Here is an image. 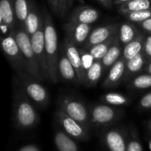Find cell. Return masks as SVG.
Instances as JSON below:
<instances>
[{
  "instance_id": "4dcf8cb0",
  "label": "cell",
  "mask_w": 151,
  "mask_h": 151,
  "mask_svg": "<svg viewBox=\"0 0 151 151\" xmlns=\"http://www.w3.org/2000/svg\"><path fill=\"white\" fill-rule=\"evenodd\" d=\"M80 53H81V59H82V65H83V69L85 72V77L86 71L92 66V65L93 64L95 59L93 58V57L90 54V52L87 50H86V51L85 50H80Z\"/></svg>"
},
{
  "instance_id": "cb8c5ba5",
  "label": "cell",
  "mask_w": 151,
  "mask_h": 151,
  "mask_svg": "<svg viewBox=\"0 0 151 151\" xmlns=\"http://www.w3.org/2000/svg\"><path fill=\"white\" fill-rule=\"evenodd\" d=\"M151 8L150 0H131L118 5V12L120 14L132 12L136 11L147 10Z\"/></svg>"
},
{
  "instance_id": "44dd1931",
  "label": "cell",
  "mask_w": 151,
  "mask_h": 151,
  "mask_svg": "<svg viewBox=\"0 0 151 151\" xmlns=\"http://www.w3.org/2000/svg\"><path fill=\"white\" fill-rule=\"evenodd\" d=\"M31 0H13V11L16 26L23 27L28 17Z\"/></svg>"
},
{
  "instance_id": "ac0fdd59",
  "label": "cell",
  "mask_w": 151,
  "mask_h": 151,
  "mask_svg": "<svg viewBox=\"0 0 151 151\" xmlns=\"http://www.w3.org/2000/svg\"><path fill=\"white\" fill-rule=\"evenodd\" d=\"M144 41H145V35L141 33L134 40L125 45L122 52V58H124L127 61L134 58L135 56L139 55L140 53L143 52Z\"/></svg>"
},
{
  "instance_id": "e0dca14e",
  "label": "cell",
  "mask_w": 151,
  "mask_h": 151,
  "mask_svg": "<svg viewBox=\"0 0 151 151\" xmlns=\"http://www.w3.org/2000/svg\"><path fill=\"white\" fill-rule=\"evenodd\" d=\"M3 21L6 32H13L16 27V19L13 11V0H0Z\"/></svg>"
},
{
  "instance_id": "f546056e",
  "label": "cell",
  "mask_w": 151,
  "mask_h": 151,
  "mask_svg": "<svg viewBox=\"0 0 151 151\" xmlns=\"http://www.w3.org/2000/svg\"><path fill=\"white\" fill-rule=\"evenodd\" d=\"M131 87L134 89H146L151 88V74L143 73L134 77L131 81Z\"/></svg>"
},
{
  "instance_id": "7402d4cb",
  "label": "cell",
  "mask_w": 151,
  "mask_h": 151,
  "mask_svg": "<svg viewBox=\"0 0 151 151\" xmlns=\"http://www.w3.org/2000/svg\"><path fill=\"white\" fill-rule=\"evenodd\" d=\"M54 142L59 151H78L75 141L65 132H57L54 136Z\"/></svg>"
},
{
  "instance_id": "1f68e13d",
  "label": "cell",
  "mask_w": 151,
  "mask_h": 151,
  "mask_svg": "<svg viewBox=\"0 0 151 151\" xmlns=\"http://www.w3.org/2000/svg\"><path fill=\"white\" fill-rule=\"evenodd\" d=\"M126 151H144L141 142L139 141L135 134L131 137L130 140H128Z\"/></svg>"
},
{
  "instance_id": "52a82bcc",
  "label": "cell",
  "mask_w": 151,
  "mask_h": 151,
  "mask_svg": "<svg viewBox=\"0 0 151 151\" xmlns=\"http://www.w3.org/2000/svg\"><path fill=\"white\" fill-rule=\"evenodd\" d=\"M118 27L119 24H109L93 29L85 44V47L86 50H89L91 47L107 41L111 36L117 34Z\"/></svg>"
},
{
  "instance_id": "5b68a950",
  "label": "cell",
  "mask_w": 151,
  "mask_h": 151,
  "mask_svg": "<svg viewBox=\"0 0 151 151\" xmlns=\"http://www.w3.org/2000/svg\"><path fill=\"white\" fill-rule=\"evenodd\" d=\"M32 48L37 62L39 64L42 74L44 78H49L48 75V65H47V58L45 52V45H44V22L39 27V29L30 36Z\"/></svg>"
},
{
  "instance_id": "f1b7e54d",
  "label": "cell",
  "mask_w": 151,
  "mask_h": 151,
  "mask_svg": "<svg viewBox=\"0 0 151 151\" xmlns=\"http://www.w3.org/2000/svg\"><path fill=\"white\" fill-rule=\"evenodd\" d=\"M123 17H125L128 21L132 23L140 24L151 17V8L147 10H142V11H136L132 12H126L121 14Z\"/></svg>"
},
{
  "instance_id": "d590c367",
  "label": "cell",
  "mask_w": 151,
  "mask_h": 151,
  "mask_svg": "<svg viewBox=\"0 0 151 151\" xmlns=\"http://www.w3.org/2000/svg\"><path fill=\"white\" fill-rule=\"evenodd\" d=\"M138 25L147 34H151V17L150 19H148L147 20H145V21H143Z\"/></svg>"
},
{
  "instance_id": "7bdbcfd3",
  "label": "cell",
  "mask_w": 151,
  "mask_h": 151,
  "mask_svg": "<svg viewBox=\"0 0 151 151\" xmlns=\"http://www.w3.org/2000/svg\"><path fill=\"white\" fill-rule=\"evenodd\" d=\"M74 2H75V0H68V4H69V9H70V8L72 7V5H73V4H74Z\"/></svg>"
},
{
  "instance_id": "74e56055",
  "label": "cell",
  "mask_w": 151,
  "mask_h": 151,
  "mask_svg": "<svg viewBox=\"0 0 151 151\" xmlns=\"http://www.w3.org/2000/svg\"><path fill=\"white\" fill-rule=\"evenodd\" d=\"M97 1L106 8H112L114 4V0H97Z\"/></svg>"
},
{
  "instance_id": "ab89813d",
  "label": "cell",
  "mask_w": 151,
  "mask_h": 151,
  "mask_svg": "<svg viewBox=\"0 0 151 151\" xmlns=\"http://www.w3.org/2000/svg\"><path fill=\"white\" fill-rule=\"evenodd\" d=\"M48 2H49V4H50V6L52 8L53 12L56 14L57 7H56V2H55V0H48Z\"/></svg>"
},
{
  "instance_id": "603a6c76",
  "label": "cell",
  "mask_w": 151,
  "mask_h": 151,
  "mask_svg": "<svg viewBox=\"0 0 151 151\" xmlns=\"http://www.w3.org/2000/svg\"><path fill=\"white\" fill-rule=\"evenodd\" d=\"M104 71L101 60H95L85 73V85L95 86L101 78Z\"/></svg>"
},
{
  "instance_id": "d6a6232c",
  "label": "cell",
  "mask_w": 151,
  "mask_h": 151,
  "mask_svg": "<svg viewBox=\"0 0 151 151\" xmlns=\"http://www.w3.org/2000/svg\"><path fill=\"white\" fill-rule=\"evenodd\" d=\"M55 2H56V7H57L56 14L59 15L61 18H63L67 14V12L69 10L68 0H55Z\"/></svg>"
},
{
  "instance_id": "3957f363",
  "label": "cell",
  "mask_w": 151,
  "mask_h": 151,
  "mask_svg": "<svg viewBox=\"0 0 151 151\" xmlns=\"http://www.w3.org/2000/svg\"><path fill=\"white\" fill-rule=\"evenodd\" d=\"M0 49L4 54L6 59L18 73L26 71L25 60L15 40L13 32L8 33L0 39Z\"/></svg>"
},
{
  "instance_id": "484cf974",
  "label": "cell",
  "mask_w": 151,
  "mask_h": 151,
  "mask_svg": "<svg viewBox=\"0 0 151 151\" xmlns=\"http://www.w3.org/2000/svg\"><path fill=\"white\" fill-rule=\"evenodd\" d=\"M117 37V34L111 36L109 39H108L107 41L101 42V43H99V44H96L93 47H91L89 50H87L90 54L93 57V58L95 60H101L103 58V57L106 55V53L108 52L109 49L110 48V46L113 44V42H115L116 38Z\"/></svg>"
},
{
  "instance_id": "2e32d148",
  "label": "cell",
  "mask_w": 151,
  "mask_h": 151,
  "mask_svg": "<svg viewBox=\"0 0 151 151\" xmlns=\"http://www.w3.org/2000/svg\"><path fill=\"white\" fill-rule=\"evenodd\" d=\"M58 70H59V74L61 76V78L65 81H71V82H78V78L77 75V73L71 65L69 59L68 58L65 50L62 47L61 51L60 52V57H59V62H58Z\"/></svg>"
},
{
  "instance_id": "f6af8a7d",
  "label": "cell",
  "mask_w": 151,
  "mask_h": 151,
  "mask_svg": "<svg viewBox=\"0 0 151 151\" xmlns=\"http://www.w3.org/2000/svg\"><path fill=\"white\" fill-rule=\"evenodd\" d=\"M149 127H150V131H151V121L150 122V124H149Z\"/></svg>"
},
{
  "instance_id": "d4e9b609",
  "label": "cell",
  "mask_w": 151,
  "mask_h": 151,
  "mask_svg": "<svg viewBox=\"0 0 151 151\" xmlns=\"http://www.w3.org/2000/svg\"><path fill=\"white\" fill-rule=\"evenodd\" d=\"M26 91L28 95L36 102L42 103L45 101L47 98V93L45 88L37 82L35 81L28 82L26 86Z\"/></svg>"
},
{
  "instance_id": "bcb514c9",
  "label": "cell",
  "mask_w": 151,
  "mask_h": 151,
  "mask_svg": "<svg viewBox=\"0 0 151 151\" xmlns=\"http://www.w3.org/2000/svg\"><path fill=\"white\" fill-rule=\"evenodd\" d=\"M150 1H151V0H150Z\"/></svg>"
},
{
  "instance_id": "d6986e66",
  "label": "cell",
  "mask_w": 151,
  "mask_h": 151,
  "mask_svg": "<svg viewBox=\"0 0 151 151\" xmlns=\"http://www.w3.org/2000/svg\"><path fill=\"white\" fill-rule=\"evenodd\" d=\"M140 34L141 32L132 22H125L119 24L117 36L122 45H126L127 43L131 42Z\"/></svg>"
},
{
  "instance_id": "8992f818",
  "label": "cell",
  "mask_w": 151,
  "mask_h": 151,
  "mask_svg": "<svg viewBox=\"0 0 151 151\" xmlns=\"http://www.w3.org/2000/svg\"><path fill=\"white\" fill-rule=\"evenodd\" d=\"M63 49L65 50V53L68 58L69 59L71 65H73L77 73L79 83L85 85V72H84L83 65H82L80 50H78L77 45L68 35H66V37L63 40Z\"/></svg>"
},
{
  "instance_id": "83f0119b",
  "label": "cell",
  "mask_w": 151,
  "mask_h": 151,
  "mask_svg": "<svg viewBox=\"0 0 151 151\" xmlns=\"http://www.w3.org/2000/svg\"><path fill=\"white\" fill-rule=\"evenodd\" d=\"M103 101L109 105L114 106H123L129 104V99L123 94L117 92H109L103 96Z\"/></svg>"
},
{
  "instance_id": "6da1fadb",
  "label": "cell",
  "mask_w": 151,
  "mask_h": 151,
  "mask_svg": "<svg viewBox=\"0 0 151 151\" xmlns=\"http://www.w3.org/2000/svg\"><path fill=\"white\" fill-rule=\"evenodd\" d=\"M42 12L44 18V45L48 65V75L49 79L53 82L56 83L58 81L59 76L58 62L60 57L58 50V35L53 21V18L46 7H43Z\"/></svg>"
},
{
  "instance_id": "ba28073f",
  "label": "cell",
  "mask_w": 151,
  "mask_h": 151,
  "mask_svg": "<svg viewBox=\"0 0 151 151\" xmlns=\"http://www.w3.org/2000/svg\"><path fill=\"white\" fill-rule=\"evenodd\" d=\"M92 26L90 24L85 23H77L68 21L65 25V31L67 35L77 44L81 45L85 43L91 32Z\"/></svg>"
},
{
  "instance_id": "9c48e42d",
  "label": "cell",
  "mask_w": 151,
  "mask_h": 151,
  "mask_svg": "<svg viewBox=\"0 0 151 151\" xmlns=\"http://www.w3.org/2000/svg\"><path fill=\"white\" fill-rule=\"evenodd\" d=\"M117 117V111L109 104H97L91 110V120L96 125H108Z\"/></svg>"
},
{
  "instance_id": "7a4b0ae2",
  "label": "cell",
  "mask_w": 151,
  "mask_h": 151,
  "mask_svg": "<svg viewBox=\"0 0 151 151\" xmlns=\"http://www.w3.org/2000/svg\"><path fill=\"white\" fill-rule=\"evenodd\" d=\"M13 33L15 40L25 60L26 73L30 74L33 78L41 80L44 77L32 48L30 35L27 33L24 27L20 26H16Z\"/></svg>"
},
{
  "instance_id": "277c9868",
  "label": "cell",
  "mask_w": 151,
  "mask_h": 151,
  "mask_svg": "<svg viewBox=\"0 0 151 151\" xmlns=\"http://www.w3.org/2000/svg\"><path fill=\"white\" fill-rule=\"evenodd\" d=\"M62 111L70 118L80 123L85 128L89 126V120L91 119L88 114V111L85 105L79 100L68 97L62 101Z\"/></svg>"
},
{
  "instance_id": "e575fe53",
  "label": "cell",
  "mask_w": 151,
  "mask_h": 151,
  "mask_svg": "<svg viewBox=\"0 0 151 151\" xmlns=\"http://www.w3.org/2000/svg\"><path fill=\"white\" fill-rule=\"evenodd\" d=\"M140 106L142 109H151V91L144 95L140 100Z\"/></svg>"
},
{
  "instance_id": "8d00e7d4",
  "label": "cell",
  "mask_w": 151,
  "mask_h": 151,
  "mask_svg": "<svg viewBox=\"0 0 151 151\" xmlns=\"http://www.w3.org/2000/svg\"><path fill=\"white\" fill-rule=\"evenodd\" d=\"M6 33H7V32H6V30H5V27H4V21H3L2 10H1V7H0V39L3 37V35H7Z\"/></svg>"
},
{
  "instance_id": "9a60e30c",
  "label": "cell",
  "mask_w": 151,
  "mask_h": 151,
  "mask_svg": "<svg viewBox=\"0 0 151 151\" xmlns=\"http://www.w3.org/2000/svg\"><path fill=\"white\" fill-rule=\"evenodd\" d=\"M147 64H148V60L143 52L127 60L125 63V72L124 76L125 81L133 80L136 74L145 70Z\"/></svg>"
},
{
  "instance_id": "4fadbf2b",
  "label": "cell",
  "mask_w": 151,
  "mask_h": 151,
  "mask_svg": "<svg viewBox=\"0 0 151 151\" xmlns=\"http://www.w3.org/2000/svg\"><path fill=\"white\" fill-rule=\"evenodd\" d=\"M125 63H126V60L121 57L109 68V73L103 81L104 88H113L119 84V82L124 79V76H125Z\"/></svg>"
},
{
  "instance_id": "8fae6325",
  "label": "cell",
  "mask_w": 151,
  "mask_h": 151,
  "mask_svg": "<svg viewBox=\"0 0 151 151\" xmlns=\"http://www.w3.org/2000/svg\"><path fill=\"white\" fill-rule=\"evenodd\" d=\"M100 18V12L95 8L91 6H79L76 8L69 18V21L92 24L98 20Z\"/></svg>"
},
{
  "instance_id": "5bb4252c",
  "label": "cell",
  "mask_w": 151,
  "mask_h": 151,
  "mask_svg": "<svg viewBox=\"0 0 151 151\" xmlns=\"http://www.w3.org/2000/svg\"><path fill=\"white\" fill-rule=\"evenodd\" d=\"M104 142L109 151H126L125 137L118 129H111L105 133Z\"/></svg>"
},
{
  "instance_id": "4316f807",
  "label": "cell",
  "mask_w": 151,
  "mask_h": 151,
  "mask_svg": "<svg viewBox=\"0 0 151 151\" xmlns=\"http://www.w3.org/2000/svg\"><path fill=\"white\" fill-rule=\"evenodd\" d=\"M18 117L20 122L23 126H30L35 121V111L32 106L28 103H22L18 110Z\"/></svg>"
},
{
  "instance_id": "7c38bea8",
  "label": "cell",
  "mask_w": 151,
  "mask_h": 151,
  "mask_svg": "<svg viewBox=\"0 0 151 151\" xmlns=\"http://www.w3.org/2000/svg\"><path fill=\"white\" fill-rule=\"evenodd\" d=\"M43 22H44V18H43L42 11H40L37 5L36 4V3L33 0H31L29 12L23 26L24 29L31 36L39 29Z\"/></svg>"
},
{
  "instance_id": "f35d334b",
  "label": "cell",
  "mask_w": 151,
  "mask_h": 151,
  "mask_svg": "<svg viewBox=\"0 0 151 151\" xmlns=\"http://www.w3.org/2000/svg\"><path fill=\"white\" fill-rule=\"evenodd\" d=\"M20 151H39V150L35 146L29 145V146H26V147L22 148Z\"/></svg>"
},
{
  "instance_id": "836d02e7",
  "label": "cell",
  "mask_w": 151,
  "mask_h": 151,
  "mask_svg": "<svg viewBox=\"0 0 151 151\" xmlns=\"http://www.w3.org/2000/svg\"><path fill=\"white\" fill-rule=\"evenodd\" d=\"M143 53H144L148 62L151 60V34H148L147 35H145Z\"/></svg>"
},
{
  "instance_id": "60d3db41",
  "label": "cell",
  "mask_w": 151,
  "mask_h": 151,
  "mask_svg": "<svg viewBox=\"0 0 151 151\" xmlns=\"http://www.w3.org/2000/svg\"><path fill=\"white\" fill-rule=\"evenodd\" d=\"M145 72H146L147 73L151 74V60H150V61L148 62V64H147V65H146V68H145Z\"/></svg>"
},
{
  "instance_id": "30bf717a",
  "label": "cell",
  "mask_w": 151,
  "mask_h": 151,
  "mask_svg": "<svg viewBox=\"0 0 151 151\" xmlns=\"http://www.w3.org/2000/svg\"><path fill=\"white\" fill-rule=\"evenodd\" d=\"M60 117L61 125L66 134L77 140H85L87 138V130L84 126L68 116L63 111H61Z\"/></svg>"
},
{
  "instance_id": "ee69618b",
  "label": "cell",
  "mask_w": 151,
  "mask_h": 151,
  "mask_svg": "<svg viewBox=\"0 0 151 151\" xmlns=\"http://www.w3.org/2000/svg\"><path fill=\"white\" fill-rule=\"evenodd\" d=\"M148 147H149V150L151 151V140L148 142Z\"/></svg>"
},
{
  "instance_id": "ffe728a7",
  "label": "cell",
  "mask_w": 151,
  "mask_h": 151,
  "mask_svg": "<svg viewBox=\"0 0 151 151\" xmlns=\"http://www.w3.org/2000/svg\"><path fill=\"white\" fill-rule=\"evenodd\" d=\"M121 43L118 40V36L116 38L113 44L109 49L106 55L101 59V63L103 65L104 70H107L108 68H110L121 57H122V48Z\"/></svg>"
},
{
  "instance_id": "b9f144b4",
  "label": "cell",
  "mask_w": 151,
  "mask_h": 151,
  "mask_svg": "<svg viewBox=\"0 0 151 151\" xmlns=\"http://www.w3.org/2000/svg\"><path fill=\"white\" fill-rule=\"evenodd\" d=\"M129 1H131V0H114V4L117 5H120L122 4H125V3L129 2Z\"/></svg>"
}]
</instances>
